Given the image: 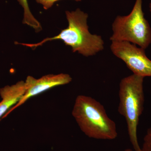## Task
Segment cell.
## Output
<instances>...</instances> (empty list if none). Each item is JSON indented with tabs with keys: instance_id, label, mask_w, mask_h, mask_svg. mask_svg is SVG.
I'll use <instances>...</instances> for the list:
<instances>
[{
	"instance_id": "8992f818",
	"label": "cell",
	"mask_w": 151,
	"mask_h": 151,
	"mask_svg": "<svg viewBox=\"0 0 151 151\" xmlns=\"http://www.w3.org/2000/svg\"><path fill=\"white\" fill-rule=\"evenodd\" d=\"M71 81L72 78L70 76L65 73L48 74L38 79H36L32 76H28L25 81V91L24 94L18 103L11 108L1 119L5 118L12 111L24 104L29 98L55 86L68 84Z\"/></svg>"
},
{
	"instance_id": "277c9868",
	"label": "cell",
	"mask_w": 151,
	"mask_h": 151,
	"mask_svg": "<svg viewBox=\"0 0 151 151\" xmlns=\"http://www.w3.org/2000/svg\"><path fill=\"white\" fill-rule=\"evenodd\" d=\"M111 41H126L145 49L151 43V28L145 18L142 0H136L129 15L116 17L112 25Z\"/></svg>"
},
{
	"instance_id": "52a82bcc",
	"label": "cell",
	"mask_w": 151,
	"mask_h": 151,
	"mask_svg": "<svg viewBox=\"0 0 151 151\" xmlns=\"http://www.w3.org/2000/svg\"><path fill=\"white\" fill-rule=\"evenodd\" d=\"M25 91V81H19L11 86L7 85L0 89V119L16 105Z\"/></svg>"
},
{
	"instance_id": "ba28073f",
	"label": "cell",
	"mask_w": 151,
	"mask_h": 151,
	"mask_svg": "<svg viewBox=\"0 0 151 151\" xmlns=\"http://www.w3.org/2000/svg\"><path fill=\"white\" fill-rule=\"evenodd\" d=\"M24 10L23 23L32 27L37 31L40 30L41 27L40 24L32 15L29 7L27 0H18Z\"/></svg>"
},
{
	"instance_id": "3957f363",
	"label": "cell",
	"mask_w": 151,
	"mask_h": 151,
	"mask_svg": "<svg viewBox=\"0 0 151 151\" xmlns=\"http://www.w3.org/2000/svg\"><path fill=\"white\" fill-rule=\"evenodd\" d=\"M144 78L133 74L123 78L119 86L118 111L126 119L130 142L134 151H142L137 132L139 118L144 110Z\"/></svg>"
},
{
	"instance_id": "30bf717a",
	"label": "cell",
	"mask_w": 151,
	"mask_h": 151,
	"mask_svg": "<svg viewBox=\"0 0 151 151\" xmlns=\"http://www.w3.org/2000/svg\"><path fill=\"white\" fill-rule=\"evenodd\" d=\"M59 0H36L37 2L43 6L44 9L45 10L51 8L55 2ZM76 1H80L81 0H74Z\"/></svg>"
},
{
	"instance_id": "7c38bea8",
	"label": "cell",
	"mask_w": 151,
	"mask_h": 151,
	"mask_svg": "<svg viewBox=\"0 0 151 151\" xmlns=\"http://www.w3.org/2000/svg\"><path fill=\"white\" fill-rule=\"evenodd\" d=\"M150 12L151 14V2L150 4Z\"/></svg>"
},
{
	"instance_id": "8fae6325",
	"label": "cell",
	"mask_w": 151,
	"mask_h": 151,
	"mask_svg": "<svg viewBox=\"0 0 151 151\" xmlns=\"http://www.w3.org/2000/svg\"><path fill=\"white\" fill-rule=\"evenodd\" d=\"M125 151H133L132 150L130 149H127L125 150Z\"/></svg>"
},
{
	"instance_id": "9c48e42d",
	"label": "cell",
	"mask_w": 151,
	"mask_h": 151,
	"mask_svg": "<svg viewBox=\"0 0 151 151\" xmlns=\"http://www.w3.org/2000/svg\"><path fill=\"white\" fill-rule=\"evenodd\" d=\"M142 151H151V127L149 128L144 138Z\"/></svg>"
},
{
	"instance_id": "7a4b0ae2",
	"label": "cell",
	"mask_w": 151,
	"mask_h": 151,
	"mask_svg": "<svg viewBox=\"0 0 151 151\" xmlns=\"http://www.w3.org/2000/svg\"><path fill=\"white\" fill-rule=\"evenodd\" d=\"M72 114L82 132L89 138L113 140L118 136L116 123L108 117L103 105L92 97L77 96Z\"/></svg>"
},
{
	"instance_id": "5b68a950",
	"label": "cell",
	"mask_w": 151,
	"mask_h": 151,
	"mask_svg": "<svg viewBox=\"0 0 151 151\" xmlns=\"http://www.w3.org/2000/svg\"><path fill=\"white\" fill-rule=\"evenodd\" d=\"M111 49L134 74L144 77L151 76V60L146 55L145 49L126 41H112Z\"/></svg>"
},
{
	"instance_id": "6da1fadb",
	"label": "cell",
	"mask_w": 151,
	"mask_h": 151,
	"mask_svg": "<svg viewBox=\"0 0 151 151\" xmlns=\"http://www.w3.org/2000/svg\"><path fill=\"white\" fill-rule=\"evenodd\" d=\"M68 27L63 29L58 35L45 39L37 43L26 44L16 42L31 48H36L47 41L60 40L65 45L71 47L73 52L86 57L92 56L104 49V42L101 36L89 32L87 21L88 15L77 9L74 11L65 12Z\"/></svg>"
}]
</instances>
